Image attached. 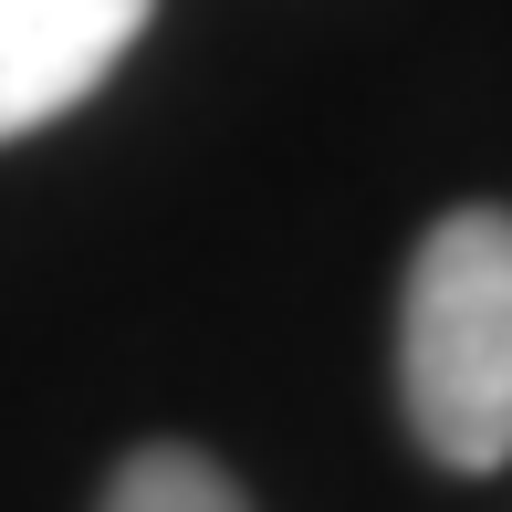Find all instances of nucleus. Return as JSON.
I'll use <instances>...</instances> for the list:
<instances>
[{
	"mask_svg": "<svg viewBox=\"0 0 512 512\" xmlns=\"http://www.w3.org/2000/svg\"><path fill=\"white\" fill-rule=\"evenodd\" d=\"M398 408L450 471L512 460V209H450L398 293Z\"/></svg>",
	"mask_w": 512,
	"mask_h": 512,
	"instance_id": "f257e3e1",
	"label": "nucleus"
},
{
	"mask_svg": "<svg viewBox=\"0 0 512 512\" xmlns=\"http://www.w3.org/2000/svg\"><path fill=\"white\" fill-rule=\"evenodd\" d=\"M105 512H251V502H241V481H230L209 450L147 439V450H126V471L105 481Z\"/></svg>",
	"mask_w": 512,
	"mask_h": 512,
	"instance_id": "7ed1b4c3",
	"label": "nucleus"
},
{
	"mask_svg": "<svg viewBox=\"0 0 512 512\" xmlns=\"http://www.w3.org/2000/svg\"><path fill=\"white\" fill-rule=\"evenodd\" d=\"M147 21L157 0H0V147L74 115L136 53Z\"/></svg>",
	"mask_w": 512,
	"mask_h": 512,
	"instance_id": "f03ea898",
	"label": "nucleus"
}]
</instances>
